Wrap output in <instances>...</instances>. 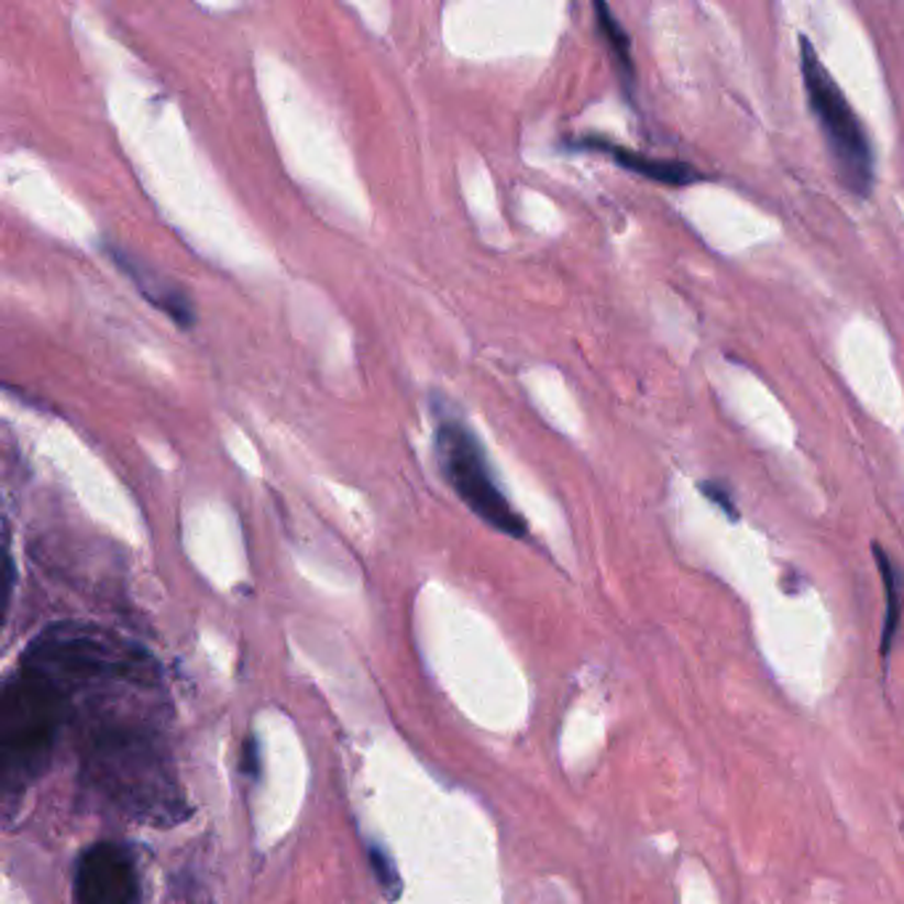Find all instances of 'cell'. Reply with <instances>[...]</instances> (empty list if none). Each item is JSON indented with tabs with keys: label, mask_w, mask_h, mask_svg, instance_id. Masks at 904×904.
<instances>
[{
	"label": "cell",
	"mask_w": 904,
	"mask_h": 904,
	"mask_svg": "<svg viewBox=\"0 0 904 904\" xmlns=\"http://www.w3.org/2000/svg\"><path fill=\"white\" fill-rule=\"evenodd\" d=\"M104 250H107V255L118 263V268L122 271V274L135 284V289H139V293L144 295L146 300L157 308V311L170 316L178 327L194 324V306L189 302V297L180 293L176 284L163 279V276H159L152 266H146V263L139 261V257L128 255L125 250L112 247V244Z\"/></svg>",
	"instance_id": "cell-5"
},
{
	"label": "cell",
	"mask_w": 904,
	"mask_h": 904,
	"mask_svg": "<svg viewBox=\"0 0 904 904\" xmlns=\"http://www.w3.org/2000/svg\"><path fill=\"white\" fill-rule=\"evenodd\" d=\"M801 73L812 112L828 141L830 157L838 167V178L857 197H868L875 184V154L870 146L860 118L851 109L844 90L836 86L823 59L806 37H801Z\"/></svg>",
	"instance_id": "cell-2"
},
{
	"label": "cell",
	"mask_w": 904,
	"mask_h": 904,
	"mask_svg": "<svg viewBox=\"0 0 904 904\" xmlns=\"http://www.w3.org/2000/svg\"><path fill=\"white\" fill-rule=\"evenodd\" d=\"M141 883L133 857L120 844H93L75 870L77 904H139Z\"/></svg>",
	"instance_id": "cell-4"
},
{
	"label": "cell",
	"mask_w": 904,
	"mask_h": 904,
	"mask_svg": "<svg viewBox=\"0 0 904 904\" xmlns=\"http://www.w3.org/2000/svg\"><path fill=\"white\" fill-rule=\"evenodd\" d=\"M436 456L449 486L477 518L512 539H522L528 533L522 515L509 505L505 490L496 483L483 443L462 419L449 415L438 417Z\"/></svg>",
	"instance_id": "cell-3"
},
{
	"label": "cell",
	"mask_w": 904,
	"mask_h": 904,
	"mask_svg": "<svg viewBox=\"0 0 904 904\" xmlns=\"http://www.w3.org/2000/svg\"><path fill=\"white\" fill-rule=\"evenodd\" d=\"M701 494L708 496V499H712V501H716V505L725 509L729 518H738V507H735L732 496H729V490H727L725 486H721V483H716V481H712V483H708V481L701 483Z\"/></svg>",
	"instance_id": "cell-9"
},
{
	"label": "cell",
	"mask_w": 904,
	"mask_h": 904,
	"mask_svg": "<svg viewBox=\"0 0 904 904\" xmlns=\"http://www.w3.org/2000/svg\"><path fill=\"white\" fill-rule=\"evenodd\" d=\"M372 864H374V870H377L379 883H383L385 889H393V894H396V891H398V875H396V868H393L390 857L383 855L379 849H372Z\"/></svg>",
	"instance_id": "cell-10"
},
{
	"label": "cell",
	"mask_w": 904,
	"mask_h": 904,
	"mask_svg": "<svg viewBox=\"0 0 904 904\" xmlns=\"http://www.w3.org/2000/svg\"><path fill=\"white\" fill-rule=\"evenodd\" d=\"M873 554H875L878 571H881V578H883V589H886V626H883L881 652L883 655H889L891 644H894L896 629H900V624H902L904 578H902V573L896 571V565L891 563L886 549H883L881 544H873Z\"/></svg>",
	"instance_id": "cell-7"
},
{
	"label": "cell",
	"mask_w": 904,
	"mask_h": 904,
	"mask_svg": "<svg viewBox=\"0 0 904 904\" xmlns=\"http://www.w3.org/2000/svg\"><path fill=\"white\" fill-rule=\"evenodd\" d=\"M594 11H597V22L599 30H603L605 41H608L613 56H616L618 67H621L624 77H635V64H631V41L626 35V30L618 24V19L613 16V11L605 3H594Z\"/></svg>",
	"instance_id": "cell-8"
},
{
	"label": "cell",
	"mask_w": 904,
	"mask_h": 904,
	"mask_svg": "<svg viewBox=\"0 0 904 904\" xmlns=\"http://www.w3.org/2000/svg\"><path fill=\"white\" fill-rule=\"evenodd\" d=\"M573 146H576V148H589V152L610 154V157L616 159V163L621 165V167H626V170H631V173H637V176H644V178L655 180V184L690 186V184H697V180L706 178L701 170H697L695 165L676 163V159L648 157V154H639V152H635V148L616 146V144H610V141H605V139H594V135H586V139L573 141Z\"/></svg>",
	"instance_id": "cell-6"
},
{
	"label": "cell",
	"mask_w": 904,
	"mask_h": 904,
	"mask_svg": "<svg viewBox=\"0 0 904 904\" xmlns=\"http://www.w3.org/2000/svg\"><path fill=\"white\" fill-rule=\"evenodd\" d=\"M64 716L59 682L37 669L19 671L0 701V774L14 796L43 772Z\"/></svg>",
	"instance_id": "cell-1"
}]
</instances>
